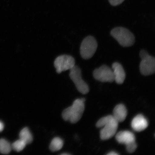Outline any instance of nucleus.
<instances>
[{"mask_svg": "<svg viewBox=\"0 0 155 155\" xmlns=\"http://www.w3.org/2000/svg\"><path fill=\"white\" fill-rule=\"evenodd\" d=\"M118 123L112 115L106 116L99 120L96 126L98 128L103 127L100 133L102 140H107L115 135L117 130Z\"/></svg>", "mask_w": 155, "mask_h": 155, "instance_id": "1", "label": "nucleus"}, {"mask_svg": "<svg viewBox=\"0 0 155 155\" xmlns=\"http://www.w3.org/2000/svg\"><path fill=\"white\" fill-rule=\"evenodd\" d=\"M85 101L84 98L75 100L72 106L64 110L62 115L63 119L73 124L77 123L81 119L84 112Z\"/></svg>", "mask_w": 155, "mask_h": 155, "instance_id": "2", "label": "nucleus"}, {"mask_svg": "<svg viewBox=\"0 0 155 155\" xmlns=\"http://www.w3.org/2000/svg\"><path fill=\"white\" fill-rule=\"evenodd\" d=\"M110 34L123 47H130L135 43V37L132 33L123 27H117L112 29Z\"/></svg>", "mask_w": 155, "mask_h": 155, "instance_id": "3", "label": "nucleus"}, {"mask_svg": "<svg viewBox=\"0 0 155 155\" xmlns=\"http://www.w3.org/2000/svg\"><path fill=\"white\" fill-rule=\"evenodd\" d=\"M139 55L141 59L139 69L141 74L145 76L150 75L155 71V59L145 50H141Z\"/></svg>", "mask_w": 155, "mask_h": 155, "instance_id": "4", "label": "nucleus"}, {"mask_svg": "<svg viewBox=\"0 0 155 155\" xmlns=\"http://www.w3.org/2000/svg\"><path fill=\"white\" fill-rule=\"evenodd\" d=\"M97 46V43L94 37L87 36L83 40L80 46L81 57L84 59H91L96 53Z\"/></svg>", "mask_w": 155, "mask_h": 155, "instance_id": "5", "label": "nucleus"}, {"mask_svg": "<svg viewBox=\"0 0 155 155\" xmlns=\"http://www.w3.org/2000/svg\"><path fill=\"white\" fill-rule=\"evenodd\" d=\"M116 139L118 142L126 145L127 151L130 153L134 152L137 148L135 135L130 131H120L116 134Z\"/></svg>", "mask_w": 155, "mask_h": 155, "instance_id": "6", "label": "nucleus"}, {"mask_svg": "<svg viewBox=\"0 0 155 155\" xmlns=\"http://www.w3.org/2000/svg\"><path fill=\"white\" fill-rule=\"evenodd\" d=\"M70 70L69 77L74 83L77 90L81 94H87L89 91V87L82 79L80 68L78 66L75 65Z\"/></svg>", "mask_w": 155, "mask_h": 155, "instance_id": "7", "label": "nucleus"}, {"mask_svg": "<svg viewBox=\"0 0 155 155\" xmlns=\"http://www.w3.org/2000/svg\"><path fill=\"white\" fill-rule=\"evenodd\" d=\"M54 65L57 72L59 74L72 68L75 65V61L71 55H61L56 58Z\"/></svg>", "mask_w": 155, "mask_h": 155, "instance_id": "8", "label": "nucleus"}, {"mask_svg": "<svg viewBox=\"0 0 155 155\" xmlns=\"http://www.w3.org/2000/svg\"><path fill=\"white\" fill-rule=\"evenodd\" d=\"M93 74L94 78L100 82H112L114 81L113 71L106 65H103L95 69Z\"/></svg>", "mask_w": 155, "mask_h": 155, "instance_id": "9", "label": "nucleus"}, {"mask_svg": "<svg viewBox=\"0 0 155 155\" xmlns=\"http://www.w3.org/2000/svg\"><path fill=\"white\" fill-rule=\"evenodd\" d=\"M131 127L134 130L140 132L144 130L148 127V123L144 116L139 114L134 118L131 122Z\"/></svg>", "mask_w": 155, "mask_h": 155, "instance_id": "10", "label": "nucleus"}, {"mask_svg": "<svg viewBox=\"0 0 155 155\" xmlns=\"http://www.w3.org/2000/svg\"><path fill=\"white\" fill-rule=\"evenodd\" d=\"M112 68L114 81L118 84H123L126 77V74L123 66L120 64L116 62L112 64Z\"/></svg>", "mask_w": 155, "mask_h": 155, "instance_id": "11", "label": "nucleus"}, {"mask_svg": "<svg viewBox=\"0 0 155 155\" xmlns=\"http://www.w3.org/2000/svg\"><path fill=\"white\" fill-rule=\"evenodd\" d=\"M127 115V111L123 104H118L114 108L113 117L118 123L125 120Z\"/></svg>", "mask_w": 155, "mask_h": 155, "instance_id": "12", "label": "nucleus"}, {"mask_svg": "<svg viewBox=\"0 0 155 155\" xmlns=\"http://www.w3.org/2000/svg\"><path fill=\"white\" fill-rule=\"evenodd\" d=\"M19 137L20 139L25 141L27 144L31 143L33 139L32 134L27 127L24 128L21 130Z\"/></svg>", "mask_w": 155, "mask_h": 155, "instance_id": "13", "label": "nucleus"}, {"mask_svg": "<svg viewBox=\"0 0 155 155\" xmlns=\"http://www.w3.org/2000/svg\"><path fill=\"white\" fill-rule=\"evenodd\" d=\"M63 141L59 137H56L53 139L50 145V149L52 152H55L61 150L63 146Z\"/></svg>", "mask_w": 155, "mask_h": 155, "instance_id": "14", "label": "nucleus"}, {"mask_svg": "<svg viewBox=\"0 0 155 155\" xmlns=\"http://www.w3.org/2000/svg\"><path fill=\"white\" fill-rule=\"evenodd\" d=\"M12 149V145L8 141L5 139H0V152L8 154L11 152Z\"/></svg>", "mask_w": 155, "mask_h": 155, "instance_id": "15", "label": "nucleus"}, {"mask_svg": "<svg viewBox=\"0 0 155 155\" xmlns=\"http://www.w3.org/2000/svg\"><path fill=\"white\" fill-rule=\"evenodd\" d=\"M26 145L25 141L19 139L13 143L11 145L12 148L17 152H19L24 150Z\"/></svg>", "mask_w": 155, "mask_h": 155, "instance_id": "16", "label": "nucleus"}, {"mask_svg": "<svg viewBox=\"0 0 155 155\" xmlns=\"http://www.w3.org/2000/svg\"><path fill=\"white\" fill-rule=\"evenodd\" d=\"M125 0H108L110 4L114 6L121 4Z\"/></svg>", "mask_w": 155, "mask_h": 155, "instance_id": "17", "label": "nucleus"}, {"mask_svg": "<svg viewBox=\"0 0 155 155\" xmlns=\"http://www.w3.org/2000/svg\"><path fill=\"white\" fill-rule=\"evenodd\" d=\"M4 127V125L3 123L0 121V132L3 131Z\"/></svg>", "mask_w": 155, "mask_h": 155, "instance_id": "18", "label": "nucleus"}, {"mask_svg": "<svg viewBox=\"0 0 155 155\" xmlns=\"http://www.w3.org/2000/svg\"><path fill=\"white\" fill-rule=\"evenodd\" d=\"M108 155H119V154L117 153H116L115 152H113V151H112V152H110V153H108V154H107Z\"/></svg>", "mask_w": 155, "mask_h": 155, "instance_id": "19", "label": "nucleus"}, {"mask_svg": "<svg viewBox=\"0 0 155 155\" xmlns=\"http://www.w3.org/2000/svg\"><path fill=\"white\" fill-rule=\"evenodd\" d=\"M62 155H70L69 154H68V153H63V154H62Z\"/></svg>", "mask_w": 155, "mask_h": 155, "instance_id": "20", "label": "nucleus"}]
</instances>
